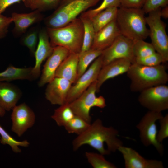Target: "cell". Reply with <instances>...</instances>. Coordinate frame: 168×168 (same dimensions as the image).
I'll return each instance as SVG.
<instances>
[{"label": "cell", "mask_w": 168, "mask_h": 168, "mask_svg": "<svg viewBox=\"0 0 168 168\" xmlns=\"http://www.w3.org/2000/svg\"><path fill=\"white\" fill-rule=\"evenodd\" d=\"M118 135L117 130L112 127L104 126L101 120L97 119L73 140V149L76 151L87 144L103 155H109L123 145L122 142L117 137Z\"/></svg>", "instance_id": "6da1fadb"}, {"label": "cell", "mask_w": 168, "mask_h": 168, "mask_svg": "<svg viewBox=\"0 0 168 168\" xmlns=\"http://www.w3.org/2000/svg\"><path fill=\"white\" fill-rule=\"evenodd\" d=\"M126 73L131 81L130 90L133 92H140L151 87L166 84L168 81L165 66L161 64L148 66L132 63Z\"/></svg>", "instance_id": "7a4b0ae2"}, {"label": "cell", "mask_w": 168, "mask_h": 168, "mask_svg": "<svg viewBox=\"0 0 168 168\" xmlns=\"http://www.w3.org/2000/svg\"><path fill=\"white\" fill-rule=\"evenodd\" d=\"M145 13L142 8H118L116 21L121 35L134 41L149 35Z\"/></svg>", "instance_id": "3957f363"}, {"label": "cell", "mask_w": 168, "mask_h": 168, "mask_svg": "<svg viewBox=\"0 0 168 168\" xmlns=\"http://www.w3.org/2000/svg\"><path fill=\"white\" fill-rule=\"evenodd\" d=\"M46 29L52 46L63 47L71 53L79 54L80 52L84 28L79 17L62 27Z\"/></svg>", "instance_id": "277c9868"}, {"label": "cell", "mask_w": 168, "mask_h": 168, "mask_svg": "<svg viewBox=\"0 0 168 168\" xmlns=\"http://www.w3.org/2000/svg\"><path fill=\"white\" fill-rule=\"evenodd\" d=\"M100 0H62L50 15L44 19L48 28L63 26L76 19L80 15L96 5Z\"/></svg>", "instance_id": "5b68a950"}, {"label": "cell", "mask_w": 168, "mask_h": 168, "mask_svg": "<svg viewBox=\"0 0 168 168\" xmlns=\"http://www.w3.org/2000/svg\"><path fill=\"white\" fill-rule=\"evenodd\" d=\"M161 8L151 12L146 17L149 27V35L156 52L160 54L165 62L168 61V36L166 25L162 20L160 12Z\"/></svg>", "instance_id": "8992f818"}, {"label": "cell", "mask_w": 168, "mask_h": 168, "mask_svg": "<svg viewBox=\"0 0 168 168\" xmlns=\"http://www.w3.org/2000/svg\"><path fill=\"white\" fill-rule=\"evenodd\" d=\"M97 81L92 83L79 97L69 103L75 115L79 116L91 124V117L90 110L92 107L101 108L106 106L105 100L102 96L96 97Z\"/></svg>", "instance_id": "52a82bcc"}, {"label": "cell", "mask_w": 168, "mask_h": 168, "mask_svg": "<svg viewBox=\"0 0 168 168\" xmlns=\"http://www.w3.org/2000/svg\"><path fill=\"white\" fill-rule=\"evenodd\" d=\"M163 116L161 112L149 110L136 126L143 144L146 147L152 145L161 156L163 155L164 149L162 143L157 140L158 132L156 123Z\"/></svg>", "instance_id": "ba28073f"}, {"label": "cell", "mask_w": 168, "mask_h": 168, "mask_svg": "<svg viewBox=\"0 0 168 168\" xmlns=\"http://www.w3.org/2000/svg\"><path fill=\"white\" fill-rule=\"evenodd\" d=\"M140 93L138 102L149 110L161 112L168 109V86L166 84L151 87Z\"/></svg>", "instance_id": "9c48e42d"}, {"label": "cell", "mask_w": 168, "mask_h": 168, "mask_svg": "<svg viewBox=\"0 0 168 168\" xmlns=\"http://www.w3.org/2000/svg\"><path fill=\"white\" fill-rule=\"evenodd\" d=\"M133 41L120 35L109 47L103 50L101 55L102 67L119 59L126 58L134 63Z\"/></svg>", "instance_id": "30bf717a"}, {"label": "cell", "mask_w": 168, "mask_h": 168, "mask_svg": "<svg viewBox=\"0 0 168 168\" xmlns=\"http://www.w3.org/2000/svg\"><path fill=\"white\" fill-rule=\"evenodd\" d=\"M102 67L101 55L96 58L86 70L72 86L68 93L66 103H70L79 97L90 85L97 81Z\"/></svg>", "instance_id": "8fae6325"}, {"label": "cell", "mask_w": 168, "mask_h": 168, "mask_svg": "<svg viewBox=\"0 0 168 168\" xmlns=\"http://www.w3.org/2000/svg\"><path fill=\"white\" fill-rule=\"evenodd\" d=\"M12 110L11 130L18 136L21 137L33 125L35 120V114L25 103L15 106Z\"/></svg>", "instance_id": "7c38bea8"}, {"label": "cell", "mask_w": 168, "mask_h": 168, "mask_svg": "<svg viewBox=\"0 0 168 168\" xmlns=\"http://www.w3.org/2000/svg\"><path fill=\"white\" fill-rule=\"evenodd\" d=\"M70 53L69 50L63 47H54L52 53L44 66L38 83L39 86H43L55 77V72L58 67Z\"/></svg>", "instance_id": "4fadbf2b"}, {"label": "cell", "mask_w": 168, "mask_h": 168, "mask_svg": "<svg viewBox=\"0 0 168 168\" xmlns=\"http://www.w3.org/2000/svg\"><path fill=\"white\" fill-rule=\"evenodd\" d=\"M72 84L65 78L55 77L48 83L45 92L46 99L53 105H61L66 103Z\"/></svg>", "instance_id": "5bb4252c"}, {"label": "cell", "mask_w": 168, "mask_h": 168, "mask_svg": "<svg viewBox=\"0 0 168 168\" xmlns=\"http://www.w3.org/2000/svg\"><path fill=\"white\" fill-rule=\"evenodd\" d=\"M118 150L122 154L126 168H163V162L154 159H147L142 156L135 150L124 146L119 147Z\"/></svg>", "instance_id": "9a60e30c"}, {"label": "cell", "mask_w": 168, "mask_h": 168, "mask_svg": "<svg viewBox=\"0 0 168 168\" xmlns=\"http://www.w3.org/2000/svg\"><path fill=\"white\" fill-rule=\"evenodd\" d=\"M54 48L50 43L46 29L43 28L39 30L38 42L34 54L35 64L32 70L35 79L39 77L42 62L50 55Z\"/></svg>", "instance_id": "2e32d148"}, {"label": "cell", "mask_w": 168, "mask_h": 168, "mask_svg": "<svg viewBox=\"0 0 168 168\" xmlns=\"http://www.w3.org/2000/svg\"><path fill=\"white\" fill-rule=\"evenodd\" d=\"M131 64L129 60L123 58L114 60L102 67L97 80V92L106 80L127 72Z\"/></svg>", "instance_id": "e0dca14e"}, {"label": "cell", "mask_w": 168, "mask_h": 168, "mask_svg": "<svg viewBox=\"0 0 168 168\" xmlns=\"http://www.w3.org/2000/svg\"><path fill=\"white\" fill-rule=\"evenodd\" d=\"M121 35L116 19L96 32L91 49L102 51Z\"/></svg>", "instance_id": "ac0fdd59"}, {"label": "cell", "mask_w": 168, "mask_h": 168, "mask_svg": "<svg viewBox=\"0 0 168 168\" xmlns=\"http://www.w3.org/2000/svg\"><path fill=\"white\" fill-rule=\"evenodd\" d=\"M41 12L36 10L28 13L13 12L11 17L15 25L12 30L13 35L20 36L24 34L29 27L43 20L44 16Z\"/></svg>", "instance_id": "d6986e66"}, {"label": "cell", "mask_w": 168, "mask_h": 168, "mask_svg": "<svg viewBox=\"0 0 168 168\" xmlns=\"http://www.w3.org/2000/svg\"><path fill=\"white\" fill-rule=\"evenodd\" d=\"M21 95L20 90L14 85L0 82V106L5 110L10 111L16 106Z\"/></svg>", "instance_id": "ffe728a7"}, {"label": "cell", "mask_w": 168, "mask_h": 168, "mask_svg": "<svg viewBox=\"0 0 168 168\" xmlns=\"http://www.w3.org/2000/svg\"><path fill=\"white\" fill-rule=\"evenodd\" d=\"M79 54L70 53L57 69L55 77L63 78L74 84L77 79Z\"/></svg>", "instance_id": "44dd1931"}, {"label": "cell", "mask_w": 168, "mask_h": 168, "mask_svg": "<svg viewBox=\"0 0 168 168\" xmlns=\"http://www.w3.org/2000/svg\"><path fill=\"white\" fill-rule=\"evenodd\" d=\"M32 68H18L11 65L0 72V82H10L16 80L34 79L32 73Z\"/></svg>", "instance_id": "7402d4cb"}, {"label": "cell", "mask_w": 168, "mask_h": 168, "mask_svg": "<svg viewBox=\"0 0 168 168\" xmlns=\"http://www.w3.org/2000/svg\"><path fill=\"white\" fill-rule=\"evenodd\" d=\"M118 9L116 7L107 8L92 18L91 20L96 32L116 19Z\"/></svg>", "instance_id": "603a6c76"}, {"label": "cell", "mask_w": 168, "mask_h": 168, "mask_svg": "<svg viewBox=\"0 0 168 168\" xmlns=\"http://www.w3.org/2000/svg\"><path fill=\"white\" fill-rule=\"evenodd\" d=\"M102 52L91 49L79 53L77 80L85 72L91 63L101 55Z\"/></svg>", "instance_id": "cb8c5ba5"}, {"label": "cell", "mask_w": 168, "mask_h": 168, "mask_svg": "<svg viewBox=\"0 0 168 168\" xmlns=\"http://www.w3.org/2000/svg\"><path fill=\"white\" fill-rule=\"evenodd\" d=\"M79 17L82 22L84 28L83 43L80 51L83 52L91 49L96 32L91 19L82 15Z\"/></svg>", "instance_id": "d4e9b609"}, {"label": "cell", "mask_w": 168, "mask_h": 168, "mask_svg": "<svg viewBox=\"0 0 168 168\" xmlns=\"http://www.w3.org/2000/svg\"><path fill=\"white\" fill-rule=\"evenodd\" d=\"M69 103L60 105L55 109L51 118L59 126H64L75 116Z\"/></svg>", "instance_id": "484cf974"}, {"label": "cell", "mask_w": 168, "mask_h": 168, "mask_svg": "<svg viewBox=\"0 0 168 168\" xmlns=\"http://www.w3.org/2000/svg\"><path fill=\"white\" fill-rule=\"evenodd\" d=\"M0 142L1 144L9 145L12 150L15 153H20L21 150L18 146L26 147L28 146L29 143L27 140L22 141H17L12 137L0 124Z\"/></svg>", "instance_id": "4316f807"}, {"label": "cell", "mask_w": 168, "mask_h": 168, "mask_svg": "<svg viewBox=\"0 0 168 168\" xmlns=\"http://www.w3.org/2000/svg\"><path fill=\"white\" fill-rule=\"evenodd\" d=\"M39 31L37 27H33L24 33L21 40V44L34 55L38 43Z\"/></svg>", "instance_id": "83f0119b"}, {"label": "cell", "mask_w": 168, "mask_h": 168, "mask_svg": "<svg viewBox=\"0 0 168 168\" xmlns=\"http://www.w3.org/2000/svg\"><path fill=\"white\" fill-rule=\"evenodd\" d=\"M91 124L75 115L64 127L68 133H75L78 135L85 132Z\"/></svg>", "instance_id": "f1b7e54d"}, {"label": "cell", "mask_w": 168, "mask_h": 168, "mask_svg": "<svg viewBox=\"0 0 168 168\" xmlns=\"http://www.w3.org/2000/svg\"><path fill=\"white\" fill-rule=\"evenodd\" d=\"M144 40H139L133 41V49L135 58L146 57L156 52L151 43Z\"/></svg>", "instance_id": "f546056e"}, {"label": "cell", "mask_w": 168, "mask_h": 168, "mask_svg": "<svg viewBox=\"0 0 168 168\" xmlns=\"http://www.w3.org/2000/svg\"><path fill=\"white\" fill-rule=\"evenodd\" d=\"M85 156L89 163L94 168H115L113 164L107 161L100 153L86 152Z\"/></svg>", "instance_id": "4dcf8cb0"}, {"label": "cell", "mask_w": 168, "mask_h": 168, "mask_svg": "<svg viewBox=\"0 0 168 168\" xmlns=\"http://www.w3.org/2000/svg\"><path fill=\"white\" fill-rule=\"evenodd\" d=\"M62 0H34L29 6L32 10L42 12L55 9Z\"/></svg>", "instance_id": "1f68e13d"}, {"label": "cell", "mask_w": 168, "mask_h": 168, "mask_svg": "<svg viewBox=\"0 0 168 168\" xmlns=\"http://www.w3.org/2000/svg\"><path fill=\"white\" fill-rule=\"evenodd\" d=\"M120 0H103L97 7L86 11L81 15L91 19L97 13L107 8L120 7Z\"/></svg>", "instance_id": "d6a6232c"}, {"label": "cell", "mask_w": 168, "mask_h": 168, "mask_svg": "<svg viewBox=\"0 0 168 168\" xmlns=\"http://www.w3.org/2000/svg\"><path fill=\"white\" fill-rule=\"evenodd\" d=\"M165 62L162 56L157 52L146 57L135 58L134 61V63L148 66H156Z\"/></svg>", "instance_id": "836d02e7"}, {"label": "cell", "mask_w": 168, "mask_h": 168, "mask_svg": "<svg viewBox=\"0 0 168 168\" xmlns=\"http://www.w3.org/2000/svg\"><path fill=\"white\" fill-rule=\"evenodd\" d=\"M168 0H145L142 9L145 14L168 6Z\"/></svg>", "instance_id": "e575fe53"}, {"label": "cell", "mask_w": 168, "mask_h": 168, "mask_svg": "<svg viewBox=\"0 0 168 168\" xmlns=\"http://www.w3.org/2000/svg\"><path fill=\"white\" fill-rule=\"evenodd\" d=\"M160 124V128L157 132V140L162 143L164 139L168 137V114H166L159 120Z\"/></svg>", "instance_id": "d590c367"}, {"label": "cell", "mask_w": 168, "mask_h": 168, "mask_svg": "<svg viewBox=\"0 0 168 168\" xmlns=\"http://www.w3.org/2000/svg\"><path fill=\"white\" fill-rule=\"evenodd\" d=\"M12 20L11 17H8L0 14V39L6 36L8 29Z\"/></svg>", "instance_id": "8d00e7d4"}, {"label": "cell", "mask_w": 168, "mask_h": 168, "mask_svg": "<svg viewBox=\"0 0 168 168\" xmlns=\"http://www.w3.org/2000/svg\"><path fill=\"white\" fill-rule=\"evenodd\" d=\"M145 0H120L121 7L126 8H142Z\"/></svg>", "instance_id": "74e56055"}, {"label": "cell", "mask_w": 168, "mask_h": 168, "mask_svg": "<svg viewBox=\"0 0 168 168\" xmlns=\"http://www.w3.org/2000/svg\"><path fill=\"white\" fill-rule=\"evenodd\" d=\"M26 0H0V14H2L9 6L14 4L19 3L21 1L23 2Z\"/></svg>", "instance_id": "f35d334b"}, {"label": "cell", "mask_w": 168, "mask_h": 168, "mask_svg": "<svg viewBox=\"0 0 168 168\" xmlns=\"http://www.w3.org/2000/svg\"><path fill=\"white\" fill-rule=\"evenodd\" d=\"M161 18L167 19L168 18V6H167L161 8L160 12Z\"/></svg>", "instance_id": "ab89813d"}, {"label": "cell", "mask_w": 168, "mask_h": 168, "mask_svg": "<svg viewBox=\"0 0 168 168\" xmlns=\"http://www.w3.org/2000/svg\"><path fill=\"white\" fill-rule=\"evenodd\" d=\"M34 0H26L24 2V4L26 7L28 8L30 4Z\"/></svg>", "instance_id": "60d3db41"}, {"label": "cell", "mask_w": 168, "mask_h": 168, "mask_svg": "<svg viewBox=\"0 0 168 168\" xmlns=\"http://www.w3.org/2000/svg\"><path fill=\"white\" fill-rule=\"evenodd\" d=\"M6 110L0 106V117H3L5 114Z\"/></svg>", "instance_id": "b9f144b4"}]
</instances>
